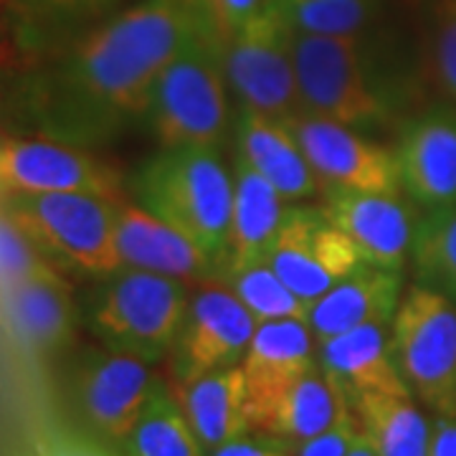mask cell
<instances>
[{
  "label": "cell",
  "mask_w": 456,
  "mask_h": 456,
  "mask_svg": "<svg viewBox=\"0 0 456 456\" xmlns=\"http://www.w3.org/2000/svg\"><path fill=\"white\" fill-rule=\"evenodd\" d=\"M206 23L198 0H137L61 46L28 89L36 134L99 147L142 125L158 77Z\"/></svg>",
  "instance_id": "cell-1"
},
{
  "label": "cell",
  "mask_w": 456,
  "mask_h": 456,
  "mask_svg": "<svg viewBox=\"0 0 456 456\" xmlns=\"http://www.w3.org/2000/svg\"><path fill=\"white\" fill-rule=\"evenodd\" d=\"M294 64L302 112L365 134L401 127L411 117L406 114V79L375 51L365 33L312 36L297 31Z\"/></svg>",
  "instance_id": "cell-2"
},
{
  "label": "cell",
  "mask_w": 456,
  "mask_h": 456,
  "mask_svg": "<svg viewBox=\"0 0 456 456\" xmlns=\"http://www.w3.org/2000/svg\"><path fill=\"white\" fill-rule=\"evenodd\" d=\"M130 196L203 248L221 274L228 259L233 211V173L221 150H158L132 173Z\"/></svg>",
  "instance_id": "cell-3"
},
{
  "label": "cell",
  "mask_w": 456,
  "mask_h": 456,
  "mask_svg": "<svg viewBox=\"0 0 456 456\" xmlns=\"http://www.w3.org/2000/svg\"><path fill=\"white\" fill-rule=\"evenodd\" d=\"M228 89L224 36L206 23L158 77L142 125L160 150H221L233 132Z\"/></svg>",
  "instance_id": "cell-4"
},
{
  "label": "cell",
  "mask_w": 456,
  "mask_h": 456,
  "mask_svg": "<svg viewBox=\"0 0 456 456\" xmlns=\"http://www.w3.org/2000/svg\"><path fill=\"white\" fill-rule=\"evenodd\" d=\"M191 284L122 266L99 279L84 302V322L99 345L155 365L170 358L191 302Z\"/></svg>",
  "instance_id": "cell-5"
},
{
  "label": "cell",
  "mask_w": 456,
  "mask_h": 456,
  "mask_svg": "<svg viewBox=\"0 0 456 456\" xmlns=\"http://www.w3.org/2000/svg\"><path fill=\"white\" fill-rule=\"evenodd\" d=\"M117 203L84 193H11L0 216L20 226L66 277L99 279L125 264L117 248Z\"/></svg>",
  "instance_id": "cell-6"
},
{
  "label": "cell",
  "mask_w": 456,
  "mask_h": 456,
  "mask_svg": "<svg viewBox=\"0 0 456 456\" xmlns=\"http://www.w3.org/2000/svg\"><path fill=\"white\" fill-rule=\"evenodd\" d=\"M391 350L413 398L456 416V302L413 281L391 322Z\"/></svg>",
  "instance_id": "cell-7"
},
{
  "label": "cell",
  "mask_w": 456,
  "mask_h": 456,
  "mask_svg": "<svg viewBox=\"0 0 456 456\" xmlns=\"http://www.w3.org/2000/svg\"><path fill=\"white\" fill-rule=\"evenodd\" d=\"M297 28L281 0H272L241 31L224 41L226 77L239 107L292 119L302 112L297 64Z\"/></svg>",
  "instance_id": "cell-8"
},
{
  "label": "cell",
  "mask_w": 456,
  "mask_h": 456,
  "mask_svg": "<svg viewBox=\"0 0 456 456\" xmlns=\"http://www.w3.org/2000/svg\"><path fill=\"white\" fill-rule=\"evenodd\" d=\"M0 188L11 193H84L125 200L122 173L89 147L44 134H5L0 142Z\"/></svg>",
  "instance_id": "cell-9"
},
{
  "label": "cell",
  "mask_w": 456,
  "mask_h": 456,
  "mask_svg": "<svg viewBox=\"0 0 456 456\" xmlns=\"http://www.w3.org/2000/svg\"><path fill=\"white\" fill-rule=\"evenodd\" d=\"M269 264L287 287L312 307L340 279L368 261L355 241L327 218L322 206L292 203L279 228Z\"/></svg>",
  "instance_id": "cell-10"
},
{
  "label": "cell",
  "mask_w": 456,
  "mask_h": 456,
  "mask_svg": "<svg viewBox=\"0 0 456 456\" xmlns=\"http://www.w3.org/2000/svg\"><path fill=\"white\" fill-rule=\"evenodd\" d=\"M259 322L218 279L198 284L170 353L175 383L244 362Z\"/></svg>",
  "instance_id": "cell-11"
},
{
  "label": "cell",
  "mask_w": 456,
  "mask_h": 456,
  "mask_svg": "<svg viewBox=\"0 0 456 456\" xmlns=\"http://www.w3.org/2000/svg\"><path fill=\"white\" fill-rule=\"evenodd\" d=\"M289 125L325 188L403 196L395 152L365 132L310 112H299Z\"/></svg>",
  "instance_id": "cell-12"
},
{
  "label": "cell",
  "mask_w": 456,
  "mask_h": 456,
  "mask_svg": "<svg viewBox=\"0 0 456 456\" xmlns=\"http://www.w3.org/2000/svg\"><path fill=\"white\" fill-rule=\"evenodd\" d=\"M152 365L110 347L86 350L74 370V401L97 436L125 446L158 383Z\"/></svg>",
  "instance_id": "cell-13"
},
{
  "label": "cell",
  "mask_w": 456,
  "mask_h": 456,
  "mask_svg": "<svg viewBox=\"0 0 456 456\" xmlns=\"http://www.w3.org/2000/svg\"><path fill=\"white\" fill-rule=\"evenodd\" d=\"M395 163L403 196L421 213L456 206V104H434L398 127Z\"/></svg>",
  "instance_id": "cell-14"
},
{
  "label": "cell",
  "mask_w": 456,
  "mask_h": 456,
  "mask_svg": "<svg viewBox=\"0 0 456 456\" xmlns=\"http://www.w3.org/2000/svg\"><path fill=\"white\" fill-rule=\"evenodd\" d=\"M320 198L327 218L355 241L368 264L393 272L411 266L419 216L406 196L322 188Z\"/></svg>",
  "instance_id": "cell-15"
},
{
  "label": "cell",
  "mask_w": 456,
  "mask_h": 456,
  "mask_svg": "<svg viewBox=\"0 0 456 456\" xmlns=\"http://www.w3.org/2000/svg\"><path fill=\"white\" fill-rule=\"evenodd\" d=\"M233 155L266 178L287 203L322 196V180L307 160L289 119L239 107L233 117Z\"/></svg>",
  "instance_id": "cell-16"
},
{
  "label": "cell",
  "mask_w": 456,
  "mask_h": 456,
  "mask_svg": "<svg viewBox=\"0 0 456 456\" xmlns=\"http://www.w3.org/2000/svg\"><path fill=\"white\" fill-rule=\"evenodd\" d=\"M114 231L125 266L180 279L191 287L218 279V266L203 248H198L185 233L137 203H117Z\"/></svg>",
  "instance_id": "cell-17"
},
{
  "label": "cell",
  "mask_w": 456,
  "mask_h": 456,
  "mask_svg": "<svg viewBox=\"0 0 456 456\" xmlns=\"http://www.w3.org/2000/svg\"><path fill=\"white\" fill-rule=\"evenodd\" d=\"M3 325L18 347L38 358L69 347L79 325L71 279L38 277L3 294Z\"/></svg>",
  "instance_id": "cell-18"
},
{
  "label": "cell",
  "mask_w": 456,
  "mask_h": 456,
  "mask_svg": "<svg viewBox=\"0 0 456 456\" xmlns=\"http://www.w3.org/2000/svg\"><path fill=\"white\" fill-rule=\"evenodd\" d=\"M403 292V272L362 264L310 307L314 340L325 342L355 327L391 325Z\"/></svg>",
  "instance_id": "cell-19"
},
{
  "label": "cell",
  "mask_w": 456,
  "mask_h": 456,
  "mask_svg": "<svg viewBox=\"0 0 456 456\" xmlns=\"http://www.w3.org/2000/svg\"><path fill=\"white\" fill-rule=\"evenodd\" d=\"M314 365H320L317 340L307 320L261 322L241 362L246 411L264 406Z\"/></svg>",
  "instance_id": "cell-20"
},
{
  "label": "cell",
  "mask_w": 456,
  "mask_h": 456,
  "mask_svg": "<svg viewBox=\"0 0 456 456\" xmlns=\"http://www.w3.org/2000/svg\"><path fill=\"white\" fill-rule=\"evenodd\" d=\"M317 360L347 401L362 393H411L393 358L391 325L355 327L317 342Z\"/></svg>",
  "instance_id": "cell-21"
},
{
  "label": "cell",
  "mask_w": 456,
  "mask_h": 456,
  "mask_svg": "<svg viewBox=\"0 0 456 456\" xmlns=\"http://www.w3.org/2000/svg\"><path fill=\"white\" fill-rule=\"evenodd\" d=\"M289 206L292 203H287L269 180L261 178L251 165L233 155V211L224 269L269 264Z\"/></svg>",
  "instance_id": "cell-22"
},
{
  "label": "cell",
  "mask_w": 456,
  "mask_h": 456,
  "mask_svg": "<svg viewBox=\"0 0 456 456\" xmlns=\"http://www.w3.org/2000/svg\"><path fill=\"white\" fill-rule=\"evenodd\" d=\"M347 408V395L320 365H314L310 373L297 378L289 388L277 393L272 401L251 408L248 421L256 431L302 444L335 424Z\"/></svg>",
  "instance_id": "cell-23"
},
{
  "label": "cell",
  "mask_w": 456,
  "mask_h": 456,
  "mask_svg": "<svg viewBox=\"0 0 456 456\" xmlns=\"http://www.w3.org/2000/svg\"><path fill=\"white\" fill-rule=\"evenodd\" d=\"M175 395L198 439L203 441L208 452L251 431L248 411H246V378L241 365L206 373L188 383H178Z\"/></svg>",
  "instance_id": "cell-24"
},
{
  "label": "cell",
  "mask_w": 456,
  "mask_h": 456,
  "mask_svg": "<svg viewBox=\"0 0 456 456\" xmlns=\"http://www.w3.org/2000/svg\"><path fill=\"white\" fill-rule=\"evenodd\" d=\"M125 0H5L16 31L31 46H66L122 11Z\"/></svg>",
  "instance_id": "cell-25"
},
{
  "label": "cell",
  "mask_w": 456,
  "mask_h": 456,
  "mask_svg": "<svg viewBox=\"0 0 456 456\" xmlns=\"http://www.w3.org/2000/svg\"><path fill=\"white\" fill-rule=\"evenodd\" d=\"M380 456H426L431 419L411 393H362L350 401Z\"/></svg>",
  "instance_id": "cell-26"
},
{
  "label": "cell",
  "mask_w": 456,
  "mask_h": 456,
  "mask_svg": "<svg viewBox=\"0 0 456 456\" xmlns=\"http://www.w3.org/2000/svg\"><path fill=\"white\" fill-rule=\"evenodd\" d=\"M122 449L127 456H208L175 391L160 378Z\"/></svg>",
  "instance_id": "cell-27"
},
{
  "label": "cell",
  "mask_w": 456,
  "mask_h": 456,
  "mask_svg": "<svg viewBox=\"0 0 456 456\" xmlns=\"http://www.w3.org/2000/svg\"><path fill=\"white\" fill-rule=\"evenodd\" d=\"M411 272L413 281L456 302V206L419 216L411 248Z\"/></svg>",
  "instance_id": "cell-28"
},
{
  "label": "cell",
  "mask_w": 456,
  "mask_h": 456,
  "mask_svg": "<svg viewBox=\"0 0 456 456\" xmlns=\"http://www.w3.org/2000/svg\"><path fill=\"white\" fill-rule=\"evenodd\" d=\"M218 281L239 297V302L254 314L259 325L274 320H307L310 314V307L287 287L272 264L224 269Z\"/></svg>",
  "instance_id": "cell-29"
},
{
  "label": "cell",
  "mask_w": 456,
  "mask_h": 456,
  "mask_svg": "<svg viewBox=\"0 0 456 456\" xmlns=\"http://www.w3.org/2000/svg\"><path fill=\"white\" fill-rule=\"evenodd\" d=\"M380 0H281L299 33L358 36L370 28Z\"/></svg>",
  "instance_id": "cell-30"
},
{
  "label": "cell",
  "mask_w": 456,
  "mask_h": 456,
  "mask_svg": "<svg viewBox=\"0 0 456 456\" xmlns=\"http://www.w3.org/2000/svg\"><path fill=\"white\" fill-rule=\"evenodd\" d=\"M64 274L11 218L0 216V294L38 277Z\"/></svg>",
  "instance_id": "cell-31"
},
{
  "label": "cell",
  "mask_w": 456,
  "mask_h": 456,
  "mask_svg": "<svg viewBox=\"0 0 456 456\" xmlns=\"http://www.w3.org/2000/svg\"><path fill=\"white\" fill-rule=\"evenodd\" d=\"M428 56L439 89L456 104V0H439L434 11Z\"/></svg>",
  "instance_id": "cell-32"
},
{
  "label": "cell",
  "mask_w": 456,
  "mask_h": 456,
  "mask_svg": "<svg viewBox=\"0 0 456 456\" xmlns=\"http://www.w3.org/2000/svg\"><path fill=\"white\" fill-rule=\"evenodd\" d=\"M360 434H362V424H360L358 413L350 406L335 424L327 426L325 431L297 444L294 456H347L353 444L360 439Z\"/></svg>",
  "instance_id": "cell-33"
},
{
  "label": "cell",
  "mask_w": 456,
  "mask_h": 456,
  "mask_svg": "<svg viewBox=\"0 0 456 456\" xmlns=\"http://www.w3.org/2000/svg\"><path fill=\"white\" fill-rule=\"evenodd\" d=\"M297 454V444L289 439H281L266 431H246L236 439L221 444L218 449L208 452V456H294Z\"/></svg>",
  "instance_id": "cell-34"
},
{
  "label": "cell",
  "mask_w": 456,
  "mask_h": 456,
  "mask_svg": "<svg viewBox=\"0 0 456 456\" xmlns=\"http://www.w3.org/2000/svg\"><path fill=\"white\" fill-rule=\"evenodd\" d=\"M213 23L221 31L224 41L236 31H241L251 18L261 13L272 0H206Z\"/></svg>",
  "instance_id": "cell-35"
},
{
  "label": "cell",
  "mask_w": 456,
  "mask_h": 456,
  "mask_svg": "<svg viewBox=\"0 0 456 456\" xmlns=\"http://www.w3.org/2000/svg\"><path fill=\"white\" fill-rule=\"evenodd\" d=\"M426 456H456V416L431 413V441Z\"/></svg>",
  "instance_id": "cell-36"
},
{
  "label": "cell",
  "mask_w": 456,
  "mask_h": 456,
  "mask_svg": "<svg viewBox=\"0 0 456 456\" xmlns=\"http://www.w3.org/2000/svg\"><path fill=\"white\" fill-rule=\"evenodd\" d=\"M59 456H107L94 444H84V441H64L59 446Z\"/></svg>",
  "instance_id": "cell-37"
},
{
  "label": "cell",
  "mask_w": 456,
  "mask_h": 456,
  "mask_svg": "<svg viewBox=\"0 0 456 456\" xmlns=\"http://www.w3.org/2000/svg\"><path fill=\"white\" fill-rule=\"evenodd\" d=\"M347 456H380L378 454V449H375V444L370 441V436L365 434V428H362V434H360V439L353 444V449L347 452Z\"/></svg>",
  "instance_id": "cell-38"
}]
</instances>
